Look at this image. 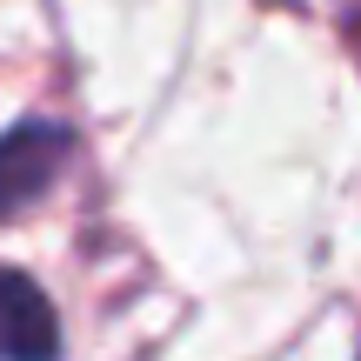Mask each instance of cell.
Instances as JSON below:
<instances>
[{
    "label": "cell",
    "mask_w": 361,
    "mask_h": 361,
    "mask_svg": "<svg viewBox=\"0 0 361 361\" xmlns=\"http://www.w3.org/2000/svg\"><path fill=\"white\" fill-rule=\"evenodd\" d=\"M67 128L54 121H20V128L0 134V221L7 214H27L40 194L54 188V174L67 168Z\"/></svg>",
    "instance_id": "6da1fadb"
},
{
    "label": "cell",
    "mask_w": 361,
    "mask_h": 361,
    "mask_svg": "<svg viewBox=\"0 0 361 361\" xmlns=\"http://www.w3.org/2000/svg\"><path fill=\"white\" fill-rule=\"evenodd\" d=\"M54 314L27 274H0V355H54Z\"/></svg>",
    "instance_id": "7a4b0ae2"
}]
</instances>
